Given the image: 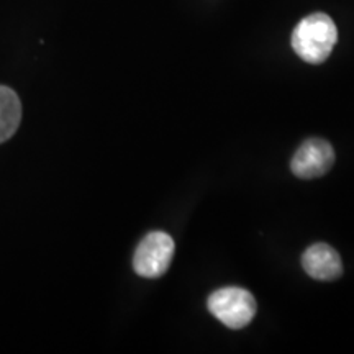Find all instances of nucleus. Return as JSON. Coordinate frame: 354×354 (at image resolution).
I'll list each match as a JSON object with an SVG mask.
<instances>
[{
  "instance_id": "1",
  "label": "nucleus",
  "mask_w": 354,
  "mask_h": 354,
  "mask_svg": "<svg viewBox=\"0 0 354 354\" xmlns=\"http://www.w3.org/2000/svg\"><path fill=\"white\" fill-rule=\"evenodd\" d=\"M338 41V30L326 13H312L295 26L290 43L305 63L322 64L328 59Z\"/></svg>"
},
{
  "instance_id": "2",
  "label": "nucleus",
  "mask_w": 354,
  "mask_h": 354,
  "mask_svg": "<svg viewBox=\"0 0 354 354\" xmlns=\"http://www.w3.org/2000/svg\"><path fill=\"white\" fill-rule=\"evenodd\" d=\"M210 313L232 330H241L253 322L256 300L241 287H223L215 290L207 302Z\"/></svg>"
},
{
  "instance_id": "4",
  "label": "nucleus",
  "mask_w": 354,
  "mask_h": 354,
  "mask_svg": "<svg viewBox=\"0 0 354 354\" xmlns=\"http://www.w3.org/2000/svg\"><path fill=\"white\" fill-rule=\"evenodd\" d=\"M335 165V149L323 138L305 140L290 161V171L299 179H315L328 172Z\"/></svg>"
},
{
  "instance_id": "6",
  "label": "nucleus",
  "mask_w": 354,
  "mask_h": 354,
  "mask_svg": "<svg viewBox=\"0 0 354 354\" xmlns=\"http://www.w3.org/2000/svg\"><path fill=\"white\" fill-rule=\"evenodd\" d=\"M21 104L10 87L0 86V143L12 138L20 125Z\"/></svg>"
},
{
  "instance_id": "3",
  "label": "nucleus",
  "mask_w": 354,
  "mask_h": 354,
  "mask_svg": "<svg viewBox=\"0 0 354 354\" xmlns=\"http://www.w3.org/2000/svg\"><path fill=\"white\" fill-rule=\"evenodd\" d=\"M174 240L165 232H151L141 240L133 256V269L141 277L156 279L166 274L174 256Z\"/></svg>"
},
{
  "instance_id": "5",
  "label": "nucleus",
  "mask_w": 354,
  "mask_h": 354,
  "mask_svg": "<svg viewBox=\"0 0 354 354\" xmlns=\"http://www.w3.org/2000/svg\"><path fill=\"white\" fill-rule=\"evenodd\" d=\"M305 272L317 281H335L343 274V263L338 251L326 243H315L302 256Z\"/></svg>"
}]
</instances>
